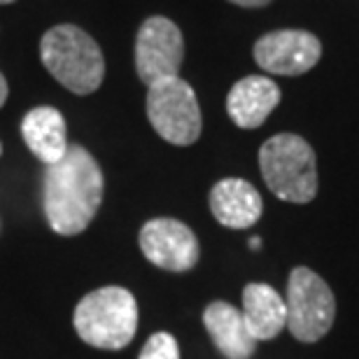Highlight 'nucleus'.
<instances>
[{"instance_id":"f257e3e1","label":"nucleus","mask_w":359,"mask_h":359,"mask_svg":"<svg viewBox=\"0 0 359 359\" xmlns=\"http://www.w3.org/2000/svg\"><path fill=\"white\" fill-rule=\"evenodd\" d=\"M103 191L98 161L82 145H68V152L45 170L42 201L49 226L61 236L82 233L96 217Z\"/></svg>"},{"instance_id":"f03ea898","label":"nucleus","mask_w":359,"mask_h":359,"mask_svg":"<svg viewBox=\"0 0 359 359\" xmlns=\"http://www.w3.org/2000/svg\"><path fill=\"white\" fill-rule=\"evenodd\" d=\"M40 59L49 75L77 96H89L103 84V52L80 26L59 24L49 28L40 40Z\"/></svg>"},{"instance_id":"7ed1b4c3","label":"nucleus","mask_w":359,"mask_h":359,"mask_svg":"<svg viewBox=\"0 0 359 359\" xmlns=\"http://www.w3.org/2000/svg\"><path fill=\"white\" fill-rule=\"evenodd\" d=\"M73 325L87 346L121 350L133 341L138 329V304L124 287H100L77 304Z\"/></svg>"},{"instance_id":"20e7f679","label":"nucleus","mask_w":359,"mask_h":359,"mask_svg":"<svg viewBox=\"0 0 359 359\" xmlns=\"http://www.w3.org/2000/svg\"><path fill=\"white\" fill-rule=\"evenodd\" d=\"M259 168L269 189L287 203H308L318 196V159L297 133H278L264 142Z\"/></svg>"},{"instance_id":"39448f33","label":"nucleus","mask_w":359,"mask_h":359,"mask_svg":"<svg viewBox=\"0 0 359 359\" xmlns=\"http://www.w3.org/2000/svg\"><path fill=\"white\" fill-rule=\"evenodd\" d=\"M147 119L170 145H194L203 128L198 98L182 77H168L147 87Z\"/></svg>"},{"instance_id":"423d86ee","label":"nucleus","mask_w":359,"mask_h":359,"mask_svg":"<svg viewBox=\"0 0 359 359\" xmlns=\"http://www.w3.org/2000/svg\"><path fill=\"white\" fill-rule=\"evenodd\" d=\"M287 329L301 343H315L334 325L336 299L318 273L297 266L287 283Z\"/></svg>"},{"instance_id":"0eeeda50","label":"nucleus","mask_w":359,"mask_h":359,"mask_svg":"<svg viewBox=\"0 0 359 359\" xmlns=\"http://www.w3.org/2000/svg\"><path fill=\"white\" fill-rule=\"evenodd\" d=\"M184 61V38L175 21L149 17L135 35V70L142 84L177 77Z\"/></svg>"},{"instance_id":"6e6552de","label":"nucleus","mask_w":359,"mask_h":359,"mask_svg":"<svg viewBox=\"0 0 359 359\" xmlns=\"http://www.w3.org/2000/svg\"><path fill=\"white\" fill-rule=\"evenodd\" d=\"M322 56V42L318 35L285 28L262 35L255 42V61L264 73L297 77L318 66Z\"/></svg>"},{"instance_id":"1a4fd4ad","label":"nucleus","mask_w":359,"mask_h":359,"mask_svg":"<svg viewBox=\"0 0 359 359\" xmlns=\"http://www.w3.org/2000/svg\"><path fill=\"white\" fill-rule=\"evenodd\" d=\"M140 250L147 262L173 273L194 269L201 255L198 238L194 231L173 217L149 219L140 229Z\"/></svg>"},{"instance_id":"9d476101","label":"nucleus","mask_w":359,"mask_h":359,"mask_svg":"<svg viewBox=\"0 0 359 359\" xmlns=\"http://www.w3.org/2000/svg\"><path fill=\"white\" fill-rule=\"evenodd\" d=\"M280 87L271 77L248 75L231 87L226 96V112L236 126L241 128H259L269 114L280 103Z\"/></svg>"},{"instance_id":"9b49d317","label":"nucleus","mask_w":359,"mask_h":359,"mask_svg":"<svg viewBox=\"0 0 359 359\" xmlns=\"http://www.w3.org/2000/svg\"><path fill=\"white\" fill-rule=\"evenodd\" d=\"M210 210L215 219L226 229H250L264 212L262 194L248 180H219L210 191Z\"/></svg>"},{"instance_id":"f8f14e48","label":"nucleus","mask_w":359,"mask_h":359,"mask_svg":"<svg viewBox=\"0 0 359 359\" xmlns=\"http://www.w3.org/2000/svg\"><path fill=\"white\" fill-rule=\"evenodd\" d=\"M203 325L215 348L226 359H250L257 350V339L250 334L245 318L226 301H212L203 311Z\"/></svg>"},{"instance_id":"ddd939ff","label":"nucleus","mask_w":359,"mask_h":359,"mask_svg":"<svg viewBox=\"0 0 359 359\" xmlns=\"http://www.w3.org/2000/svg\"><path fill=\"white\" fill-rule=\"evenodd\" d=\"M21 135H24L28 149L47 166H52L68 152L66 119L56 107L42 105L26 112L24 121H21Z\"/></svg>"},{"instance_id":"4468645a","label":"nucleus","mask_w":359,"mask_h":359,"mask_svg":"<svg viewBox=\"0 0 359 359\" xmlns=\"http://www.w3.org/2000/svg\"><path fill=\"white\" fill-rule=\"evenodd\" d=\"M241 313L257 343L273 341L287 327V306L283 297L271 285L264 283L245 285Z\"/></svg>"},{"instance_id":"2eb2a0df","label":"nucleus","mask_w":359,"mask_h":359,"mask_svg":"<svg viewBox=\"0 0 359 359\" xmlns=\"http://www.w3.org/2000/svg\"><path fill=\"white\" fill-rule=\"evenodd\" d=\"M138 359H180L177 341L166 332H159V334L149 336L145 348L140 350Z\"/></svg>"},{"instance_id":"dca6fc26","label":"nucleus","mask_w":359,"mask_h":359,"mask_svg":"<svg viewBox=\"0 0 359 359\" xmlns=\"http://www.w3.org/2000/svg\"><path fill=\"white\" fill-rule=\"evenodd\" d=\"M233 5H241V7H266L271 0H229Z\"/></svg>"},{"instance_id":"f3484780","label":"nucleus","mask_w":359,"mask_h":359,"mask_svg":"<svg viewBox=\"0 0 359 359\" xmlns=\"http://www.w3.org/2000/svg\"><path fill=\"white\" fill-rule=\"evenodd\" d=\"M5 100H7V80L3 77V73H0V107L5 105Z\"/></svg>"},{"instance_id":"a211bd4d","label":"nucleus","mask_w":359,"mask_h":359,"mask_svg":"<svg viewBox=\"0 0 359 359\" xmlns=\"http://www.w3.org/2000/svg\"><path fill=\"white\" fill-rule=\"evenodd\" d=\"M250 245H252V248L257 250V248H259V245H262V241H259V238H252V241H250Z\"/></svg>"},{"instance_id":"6ab92c4d","label":"nucleus","mask_w":359,"mask_h":359,"mask_svg":"<svg viewBox=\"0 0 359 359\" xmlns=\"http://www.w3.org/2000/svg\"><path fill=\"white\" fill-rule=\"evenodd\" d=\"M7 3H14V0H0V5H7Z\"/></svg>"},{"instance_id":"aec40b11","label":"nucleus","mask_w":359,"mask_h":359,"mask_svg":"<svg viewBox=\"0 0 359 359\" xmlns=\"http://www.w3.org/2000/svg\"><path fill=\"white\" fill-rule=\"evenodd\" d=\"M0 154H3V145H0Z\"/></svg>"}]
</instances>
